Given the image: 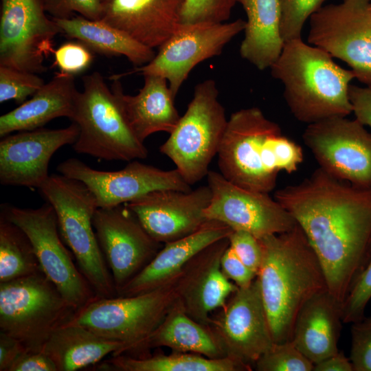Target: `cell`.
I'll use <instances>...</instances> for the list:
<instances>
[{
  "mask_svg": "<svg viewBox=\"0 0 371 371\" xmlns=\"http://www.w3.org/2000/svg\"><path fill=\"white\" fill-rule=\"evenodd\" d=\"M274 199L304 232L328 291L343 304L371 254V190L338 179L321 168Z\"/></svg>",
  "mask_w": 371,
  "mask_h": 371,
  "instance_id": "1",
  "label": "cell"
},
{
  "mask_svg": "<svg viewBox=\"0 0 371 371\" xmlns=\"http://www.w3.org/2000/svg\"><path fill=\"white\" fill-rule=\"evenodd\" d=\"M220 240L199 253L180 271L159 286L132 296H95L66 324L123 344L116 355L134 357L139 344L162 322L201 273L227 247ZM115 356V355H113Z\"/></svg>",
  "mask_w": 371,
  "mask_h": 371,
  "instance_id": "2",
  "label": "cell"
},
{
  "mask_svg": "<svg viewBox=\"0 0 371 371\" xmlns=\"http://www.w3.org/2000/svg\"><path fill=\"white\" fill-rule=\"evenodd\" d=\"M262 261L257 273L274 343L291 341L300 308L328 289L320 262L304 232L291 230L258 238Z\"/></svg>",
  "mask_w": 371,
  "mask_h": 371,
  "instance_id": "3",
  "label": "cell"
},
{
  "mask_svg": "<svg viewBox=\"0 0 371 371\" xmlns=\"http://www.w3.org/2000/svg\"><path fill=\"white\" fill-rule=\"evenodd\" d=\"M220 173L247 190L269 193L280 172H295L303 161L302 147L258 107L242 109L227 120L217 153Z\"/></svg>",
  "mask_w": 371,
  "mask_h": 371,
  "instance_id": "4",
  "label": "cell"
},
{
  "mask_svg": "<svg viewBox=\"0 0 371 371\" xmlns=\"http://www.w3.org/2000/svg\"><path fill=\"white\" fill-rule=\"evenodd\" d=\"M270 69L271 76L282 83L286 103L300 122L310 124L352 113L349 89L354 72L302 38L284 42Z\"/></svg>",
  "mask_w": 371,
  "mask_h": 371,
  "instance_id": "5",
  "label": "cell"
},
{
  "mask_svg": "<svg viewBox=\"0 0 371 371\" xmlns=\"http://www.w3.org/2000/svg\"><path fill=\"white\" fill-rule=\"evenodd\" d=\"M38 190L54 207L61 238L95 295L117 296L93 225L98 208L94 195L82 181L61 174L49 175Z\"/></svg>",
  "mask_w": 371,
  "mask_h": 371,
  "instance_id": "6",
  "label": "cell"
},
{
  "mask_svg": "<svg viewBox=\"0 0 371 371\" xmlns=\"http://www.w3.org/2000/svg\"><path fill=\"white\" fill-rule=\"evenodd\" d=\"M71 120L79 128L74 150L104 160L145 159L148 150L131 129L120 102L94 71L82 77Z\"/></svg>",
  "mask_w": 371,
  "mask_h": 371,
  "instance_id": "7",
  "label": "cell"
},
{
  "mask_svg": "<svg viewBox=\"0 0 371 371\" xmlns=\"http://www.w3.org/2000/svg\"><path fill=\"white\" fill-rule=\"evenodd\" d=\"M43 272L0 282V331L31 352H41L51 333L76 313Z\"/></svg>",
  "mask_w": 371,
  "mask_h": 371,
  "instance_id": "8",
  "label": "cell"
},
{
  "mask_svg": "<svg viewBox=\"0 0 371 371\" xmlns=\"http://www.w3.org/2000/svg\"><path fill=\"white\" fill-rule=\"evenodd\" d=\"M227 120L215 81L207 79L197 84L186 113L160 146L161 153L173 161L190 186L207 176Z\"/></svg>",
  "mask_w": 371,
  "mask_h": 371,
  "instance_id": "9",
  "label": "cell"
},
{
  "mask_svg": "<svg viewBox=\"0 0 371 371\" xmlns=\"http://www.w3.org/2000/svg\"><path fill=\"white\" fill-rule=\"evenodd\" d=\"M1 214L25 233L42 272L76 311L96 296L63 245L57 216L50 203L36 209L3 205Z\"/></svg>",
  "mask_w": 371,
  "mask_h": 371,
  "instance_id": "10",
  "label": "cell"
},
{
  "mask_svg": "<svg viewBox=\"0 0 371 371\" xmlns=\"http://www.w3.org/2000/svg\"><path fill=\"white\" fill-rule=\"evenodd\" d=\"M246 21L238 19L229 23H179L174 32L158 47L147 64L135 67L110 79L140 74L162 77L175 97L192 69L201 62L218 56L224 47L240 32Z\"/></svg>",
  "mask_w": 371,
  "mask_h": 371,
  "instance_id": "11",
  "label": "cell"
},
{
  "mask_svg": "<svg viewBox=\"0 0 371 371\" xmlns=\"http://www.w3.org/2000/svg\"><path fill=\"white\" fill-rule=\"evenodd\" d=\"M371 0H343L310 17L309 44L345 62L371 87Z\"/></svg>",
  "mask_w": 371,
  "mask_h": 371,
  "instance_id": "12",
  "label": "cell"
},
{
  "mask_svg": "<svg viewBox=\"0 0 371 371\" xmlns=\"http://www.w3.org/2000/svg\"><path fill=\"white\" fill-rule=\"evenodd\" d=\"M302 138L319 168L371 190V133L357 120L335 117L308 124Z\"/></svg>",
  "mask_w": 371,
  "mask_h": 371,
  "instance_id": "13",
  "label": "cell"
},
{
  "mask_svg": "<svg viewBox=\"0 0 371 371\" xmlns=\"http://www.w3.org/2000/svg\"><path fill=\"white\" fill-rule=\"evenodd\" d=\"M45 0H1L0 65L35 74L45 71L61 30L49 19Z\"/></svg>",
  "mask_w": 371,
  "mask_h": 371,
  "instance_id": "14",
  "label": "cell"
},
{
  "mask_svg": "<svg viewBox=\"0 0 371 371\" xmlns=\"http://www.w3.org/2000/svg\"><path fill=\"white\" fill-rule=\"evenodd\" d=\"M211 201L203 211L207 220L225 223L233 230L249 232L258 238L289 232L297 223L269 193L240 187L220 172L209 170Z\"/></svg>",
  "mask_w": 371,
  "mask_h": 371,
  "instance_id": "15",
  "label": "cell"
},
{
  "mask_svg": "<svg viewBox=\"0 0 371 371\" xmlns=\"http://www.w3.org/2000/svg\"><path fill=\"white\" fill-rule=\"evenodd\" d=\"M93 225L117 291L141 271L162 248L125 205L98 207Z\"/></svg>",
  "mask_w": 371,
  "mask_h": 371,
  "instance_id": "16",
  "label": "cell"
},
{
  "mask_svg": "<svg viewBox=\"0 0 371 371\" xmlns=\"http://www.w3.org/2000/svg\"><path fill=\"white\" fill-rule=\"evenodd\" d=\"M57 170L84 183L94 195L98 207L125 204L157 190H192L177 168L164 170L138 161H131L117 171H103L70 158L60 163Z\"/></svg>",
  "mask_w": 371,
  "mask_h": 371,
  "instance_id": "17",
  "label": "cell"
},
{
  "mask_svg": "<svg viewBox=\"0 0 371 371\" xmlns=\"http://www.w3.org/2000/svg\"><path fill=\"white\" fill-rule=\"evenodd\" d=\"M209 325L220 339L227 356L251 366L274 344L257 278L239 288Z\"/></svg>",
  "mask_w": 371,
  "mask_h": 371,
  "instance_id": "18",
  "label": "cell"
},
{
  "mask_svg": "<svg viewBox=\"0 0 371 371\" xmlns=\"http://www.w3.org/2000/svg\"><path fill=\"white\" fill-rule=\"evenodd\" d=\"M79 128L74 122L59 129L37 128L3 137L0 142V182L38 188L48 179L49 160L63 146L74 144Z\"/></svg>",
  "mask_w": 371,
  "mask_h": 371,
  "instance_id": "19",
  "label": "cell"
},
{
  "mask_svg": "<svg viewBox=\"0 0 371 371\" xmlns=\"http://www.w3.org/2000/svg\"><path fill=\"white\" fill-rule=\"evenodd\" d=\"M212 192L208 185L195 190H157L125 205L136 215L148 233L166 243L198 230L207 220L203 215Z\"/></svg>",
  "mask_w": 371,
  "mask_h": 371,
  "instance_id": "20",
  "label": "cell"
},
{
  "mask_svg": "<svg viewBox=\"0 0 371 371\" xmlns=\"http://www.w3.org/2000/svg\"><path fill=\"white\" fill-rule=\"evenodd\" d=\"M102 21L150 48L177 29L184 0H100Z\"/></svg>",
  "mask_w": 371,
  "mask_h": 371,
  "instance_id": "21",
  "label": "cell"
},
{
  "mask_svg": "<svg viewBox=\"0 0 371 371\" xmlns=\"http://www.w3.org/2000/svg\"><path fill=\"white\" fill-rule=\"evenodd\" d=\"M232 232L223 223L207 220L191 234L164 243L153 260L117 291V296L135 295L159 286L205 249L227 238Z\"/></svg>",
  "mask_w": 371,
  "mask_h": 371,
  "instance_id": "22",
  "label": "cell"
},
{
  "mask_svg": "<svg viewBox=\"0 0 371 371\" xmlns=\"http://www.w3.org/2000/svg\"><path fill=\"white\" fill-rule=\"evenodd\" d=\"M341 306L326 289L311 296L297 313L291 340L313 364L339 351Z\"/></svg>",
  "mask_w": 371,
  "mask_h": 371,
  "instance_id": "23",
  "label": "cell"
},
{
  "mask_svg": "<svg viewBox=\"0 0 371 371\" xmlns=\"http://www.w3.org/2000/svg\"><path fill=\"white\" fill-rule=\"evenodd\" d=\"M144 77V85L136 95L124 93L120 79L112 80L111 88L131 129L142 142L157 132L170 134L181 117L166 79L153 75Z\"/></svg>",
  "mask_w": 371,
  "mask_h": 371,
  "instance_id": "24",
  "label": "cell"
},
{
  "mask_svg": "<svg viewBox=\"0 0 371 371\" xmlns=\"http://www.w3.org/2000/svg\"><path fill=\"white\" fill-rule=\"evenodd\" d=\"M78 91L75 76L56 72L29 100L0 117V136L40 128L60 117L71 120Z\"/></svg>",
  "mask_w": 371,
  "mask_h": 371,
  "instance_id": "25",
  "label": "cell"
},
{
  "mask_svg": "<svg viewBox=\"0 0 371 371\" xmlns=\"http://www.w3.org/2000/svg\"><path fill=\"white\" fill-rule=\"evenodd\" d=\"M181 300L170 309L157 328L139 344L133 357H145L146 351L159 347L212 359L227 357L223 345L210 326L200 324L191 318L185 312Z\"/></svg>",
  "mask_w": 371,
  "mask_h": 371,
  "instance_id": "26",
  "label": "cell"
},
{
  "mask_svg": "<svg viewBox=\"0 0 371 371\" xmlns=\"http://www.w3.org/2000/svg\"><path fill=\"white\" fill-rule=\"evenodd\" d=\"M247 20L241 57L260 70L270 68L282 52L280 0H239Z\"/></svg>",
  "mask_w": 371,
  "mask_h": 371,
  "instance_id": "27",
  "label": "cell"
},
{
  "mask_svg": "<svg viewBox=\"0 0 371 371\" xmlns=\"http://www.w3.org/2000/svg\"><path fill=\"white\" fill-rule=\"evenodd\" d=\"M122 346L82 326L65 324L51 333L41 352L52 360L57 371H76L95 364L110 353L116 355Z\"/></svg>",
  "mask_w": 371,
  "mask_h": 371,
  "instance_id": "28",
  "label": "cell"
},
{
  "mask_svg": "<svg viewBox=\"0 0 371 371\" xmlns=\"http://www.w3.org/2000/svg\"><path fill=\"white\" fill-rule=\"evenodd\" d=\"M61 34L82 43L92 52L108 56H124L135 67L149 63L155 52L120 30L102 20H91L82 16L70 19H54Z\"/></svg>",
  "mask_w": 371,
  "mask_h": 371,
  "instance_id": "29",
  "label": "cell"
},
{
  "mask_svg": "<svg viewBox=\"0 0 371 371\" xmlns=\"http://www.w3.org/2000/svg\"><path fill=\"white\" fill-rule=\"evenodd\" d=\"M100 370L113 371H251L252 367L230 357L212 359L189 352L133 357L113 356L101 363Z\"/></svg>",
  "mask_w": 371,
  "mask_h": 371,
  "instance_id": "30",
  "label": "cell"
},
{
  "mask_svg": "<svg viewBox=\"0 0 371 371\" xmlns=\"http://www.w3.org/2000/svg\"><path fill=\"white\" fill-rule=\"evenodd\" d=\"M222 254L201 273L181 300L185 312L204 325H209L210 314L223 307L238 289L220 269Z\"/></svg>",
  "mask_w": 371,
  "mask_h": 371,
  "instance_id": "31",
  "label": "cell"
},
{
  "mask_svg": "<svg viewBox=\"0 0 371 371\" xmlns=\"http://www.w3.org/2000/svg\"><path fill=\"white\" fill-rule=\"evenodd\" d=\"M42 272L25 233L0 215V282Z\"/></svg>",
  "mask_w": 371,
  "mask_h": 371,
  "instance_id": "32",
  "label": "cell"
},
{
  "mask_svg": "<svg viewBox=\"0 0 371 371\" xmlns=\"http://www.w3.org/2000/svg\"><path fill=\"white\" fill-rule=\"evenodd\" d=\"M257 371H312L314 364L295 346L292 340L274 343L254 364Z\"/></svg>",
  "mask_w": 371,
  "mask_h": 371,
  "instance_id": "33",
  "label": "cell"
},
{
  "mask_svg": "<svg viewBox=\"0 0 371 371\" xmlns=\"http://www.w3.org/2000/svg\"><path fill=\"white\" fill-rule=\"evenodd\" d=\"M37 74L0 65V102L13 100L21 104L45 84Z\"/></svg>",
  "mask_w": 371,
  "mask_h": 371,
  "instance_id": "34",
  "label": "cell"
},
{
  "mask_svg": "<svg viewBox=\"0 0 371 371\" xmlns=\"http://www.w3.org/2000/svg\"><path fill=\"white\" fill-rule=\"evenodd\" d=\"M326 0H280V32L284 42L301 38L306 21Z\"/></svg>",
  "mask_w": 371,
  "mask_h": 371,
  "instance_id": "35",
  "label": "cell"
},
{
  "mask_svg": "<svg viewBox=\"0 0 371 371\" xmlns=\"http://www.w3.org/2000/svg\"><path fill=\"white\" fill-rule=\"evenodd\" d=\"M371 247V243H370ZM371 300V254L354 280L341 306L343 323H353L363 319Z\"/></svg>",
  "mask_w": 371,
  "mask_h": 371,
  "instance_id": "36",
  "label": "cell"
},
{
  "mask_svg": "<svg viewBox=\"0 0 371 371\" xmlns=\"http://www.w3.org/2000/svg\"><path fill=\"white\" fill-rule=\"evenodd\" d=\"M239 0H184L180 23H224Z\"/></svg>",
  "mask_w": 371,
  "mask_h": 371,
  "instance_id": "37",
  "label": "cell"
},
{
  "mask_svg": "<svg viewBox=\"0 0 371 371\" xmlns=\"http://www.w3.org/2000/svg\"><path fill=\"white\" fill-rule=\"evenodd\" d=\"M53 54L54 66L74 76L85 71L93 60L92 51L78 41L64 43Z\"/></svg>",
  "mask_w": 371,
  "mask_h": 371,
  "instance_id": "38",
  "label": "cell"
},
{
  "mask_svg": "<svg viewBox=\"0 0 371 371\" xmlns=\"http://www.w3.org/2000/svg\"><path fill=\"white\" fill-rule=\"evenodd\" d=\"M350 335L353 371H371V316L352 323Z\"/></svg>",
  "mask_w": 371,
  "mask_h": 371,
  "instance_id": "39",
  "label": "cell"
},
{
  "mask_svg": "<svg viewBox=\"0 0 371 371\" xmlns=\"http://www.w3.org/2000/svg\"><path fill=\"white\" fill-rule=\"evenodd\" d=\"M45 10L52 19H70L74 13L91 20H101L100 0H45Z\"/></svg>",
  "mask_w": 371,
  "mask_h": 371,
  "instance_id": "40",
  "label": "cell"
},
{
  "mask_svg": "<svg viewBox=\"0 0 371 371\" xmlns=\"http://www.w3.org/2000/svg\"><path fill=\"white\" fill-rule=\"evenodd\" d=\"M227 238L230 247L238 257L257 274L262 256L259 239L249 232L240 230H233Z\"/></svg>",
  "mask_w": 371,
  "mask_h": 371,
  "instance_id": "41",
  "label": "cell"
},
{
  "mask_svg": "<svg viewBox=\"0 0 371 371\" xmlns=\"http://www.w3.org/2000/svg\"><path fill=\"white\" fill-rule=\"evenodd\" d=\"M220 269L225 276L239 288L249 286L257 276L238 257L229 244L221 257Z\"/></svg>",
  "mask_w": 371,
  "mask_h": 371,
  "instance_id": "42",
  "label": "cell"
},
{
  "mask_svg": "<svg viewBox=\"0 0 371 371\" xmlns=\"http://www.w3.org/2000/svg\"><path fill=\"white\" fill-rule=\"evenodd\" d=\"M349 98L355 119L371 128V87L350 85Z\"/></svg>",
  "mask_w": 371,
  "mask_h": 371,
  "instance_id": "43",
  "label": "cell"
},
{
  "mask_svg": "<svg viewBox=\"0 0 371 371\" xmlns=\"http://www.w3.org/2000/svg\"><path fill=\"white\" fill-rule=\"evenodd\" d=\"M9 371H57V368L44 352L26 350L12 364Z\"/></svg>",
  "mask_w": 371,
  "mask_h": 371,
  "instance_id": "44",
  "label": "cell"
},
{
  "mask_svg": "<svg viewBox=\"0 0 371 371\" xmlns=\"http://www.w3.org/2000/svg\"><path fill=\"white\" fill-rule=\"evenodd\" d=\"M26 350L19 340L0 331V371H9L12 364Z\"/></svg>",
  "mask_w": 371,
  "mask_h": 371,
  "instance_id": "45",
  "label": "cell"
},
{
  "mask_svg": "<svg viewBox=\"0 0 371 371\" xmlns=\"http://www.w3.org/2000/svg\"><path fill=\"white\" fill-rule=\"evenodd\" d=\"M313 371H353L349 358L342 351L314 364Z\"/></svg>",
  "mask_w": 371,
  "mask_h": 371,
  "instance_id": "46",
  "label": "cell"
},
{
  "mask_svg": "<svg viewBox=\"0 0 371 371\" xmlns=\"http://www.w3.org/2000/svg\"><path fill=\"white\" fill-rule=\"evenodd\" d=\"M370 8H371V5H370Z\"/></svg>",
  "mask_w": 371,
  "mask_h": 371,
  "instance_id": "47",
  "label": "cell"
}]
</instances>
